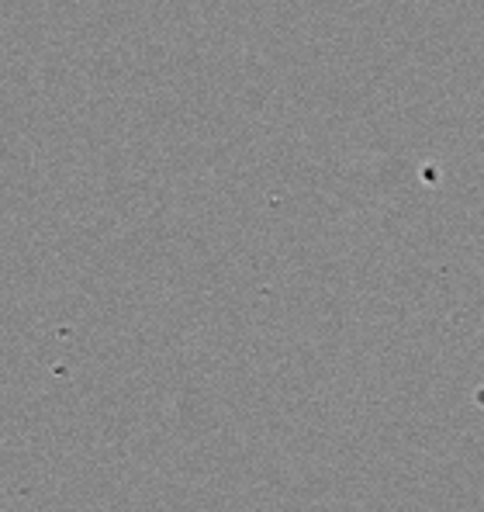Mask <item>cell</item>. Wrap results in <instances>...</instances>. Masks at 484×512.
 <instances>
[]
</instances>
